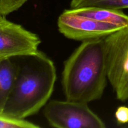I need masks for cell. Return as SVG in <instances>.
<instances>
[{"label":"cell","instance_id":"1","mask_svg":"<svg viewBox=\"0 0 128 128\" xmlns=\"http://www.w3.org/2000/svg\"><path fill=\"white\" fill-rule=\"evenodd\" d=\"M108 80L104 38L82 42L64 64L61 83L69 101L88 104L100 100Z\"/></svg>","mask_w":128,"mask_h":128},{"label":"cell","instance_id":"2","mask_svg":"<svg viewBox=\"0 0 128 128\" xmlns=\"http://www.w3.org/2000/svg\"><path fill=\"white\" fill-rule=\"evenodd\" d=\"M24 61L16 77L13 88L2 114L24 120L33 116L48 102L56 81L53 61L39 51L23 56Z\"/></svg>","mask_w":128,"mask_h":128},{"label":"cell","instance_id":"3","mask_svg":"<svg viewBox=\"0 0 128 128\" xmlns=\"http://www.w3.org/2000/svg\"><path fill=\"white\" fill-rule=\"evenodd\" d=\"M108 79L120 101H128V26L104 38Z\"/></svg>","mask_w":128,"mask_h":128},{"label":"cell","instance_id":"4","mask_svg":"<svg viewBox=\"0 0 128 128\" xmlns=\"http://www.w3.org/2000/svg\"><path fill=\"white\" fill-rule=\"evenodd\" d=\"M44 116L51 126L57 128H104V122L87 103L51 100L45 105Z\"/></svg>","mask_w":128,"mask_h":128},{"label":"cell","instance_id":"5","mask_svg":"<svg viewBox=\"0 0 128 128\" xmlns=\"http://www.w3.org/2000/svg\"><path fill=\"white\" fill-rule=\"evenodd\" d=\"M41 42L36 33L0 16V59L36 54Z\"/></svg>","mask_w":128,"mask_h":128},{"label":"cell","instance_id":"6","mask_svg":"<svg viewBox=\"0 0 128 128\" xmlns=\"http://www.w3.org/2000/svg\"><path fill=\"white\" fill-rule=\"evenodd\" d=\"M60 33L70 40L84 41L104 38L121 28L98 21L76 13L72 9L60 15L57 22Z\"/></svg>","mask_w":128,"mask_h":128},{"label":"cell","instance_id":"7","mask_svg":"<svg viewBox=\"0 0 128 128\" xmlns=\"http://www.w3.org/2000/svg\"><path fill=\"white\" fill-rule=\"evenodd\" d=\"M72 10L81 16L104 23L115 25L121 28L128 26V15L122 10L98 7H83Z\"/></svg>","mask_w":128,"mask_h":128},{"label":"cell","instance_id":"8","mask_svg":"<svg viewBox=\"0 0 128 128\" xmlns=\"http://www.w3.org/2000/svg\"><path fill=\"white\" fill-rule=\"evenodd\" d=\"M19 70L20 64L12 58L0 59V114L10 98Z\"/></svg>","mask_w":128,"mask_h":128},{"label":"cell","instance_id":"9","mask_svg":"<svg viewBox=\"0 0 128 128\" xmlns=\"http://www.w3.org/2000/svg\"><path fill=\"white\" fill-rule=\"evenodd\" d=\"M98 7L111 10L128 9V0H71L70 8Z\"/></svg>","mask_w":128,"mask_h":128},{"label":"cell","instance_id":"10","mask_svg":"<svg viewBox=\"0 0 128 128\" xmlns=\"http://www.w3.org/2000/svg\"><path fill=\"white\" fill-rule=\"evenodd\" d=\"M39 125L27 121L24 119L16 118L0 114V128H38Z\"/></svg>","mask_w":128,"mask_h":128},{"label":"cell","instance_id":"11","mask_svg":"<svg viewBox=\"0 0 128 128\" xmlns=\"http://www.w3.org/2000/svg\"><path fill=\"white\" fill-rule=\"evenodd\" d=\"M28 0H0V16L7 15L21 8Z\"/></svg>","mask_w":128,"mask_h":128},{"label":"cell","instance_id":"12","mask_svg":"<svg viewBox=\"0 0 128 128\" xmlns=\"http://www.w3.org/2000/svg\"><path fill=\"white\" fill-rule=\"evenodd\" d=\"M115 117L119 124H128V107L122 106L119 107L115 112Z\"/></svg>","mask_w":128,"mask_h":128}]
</instances>
